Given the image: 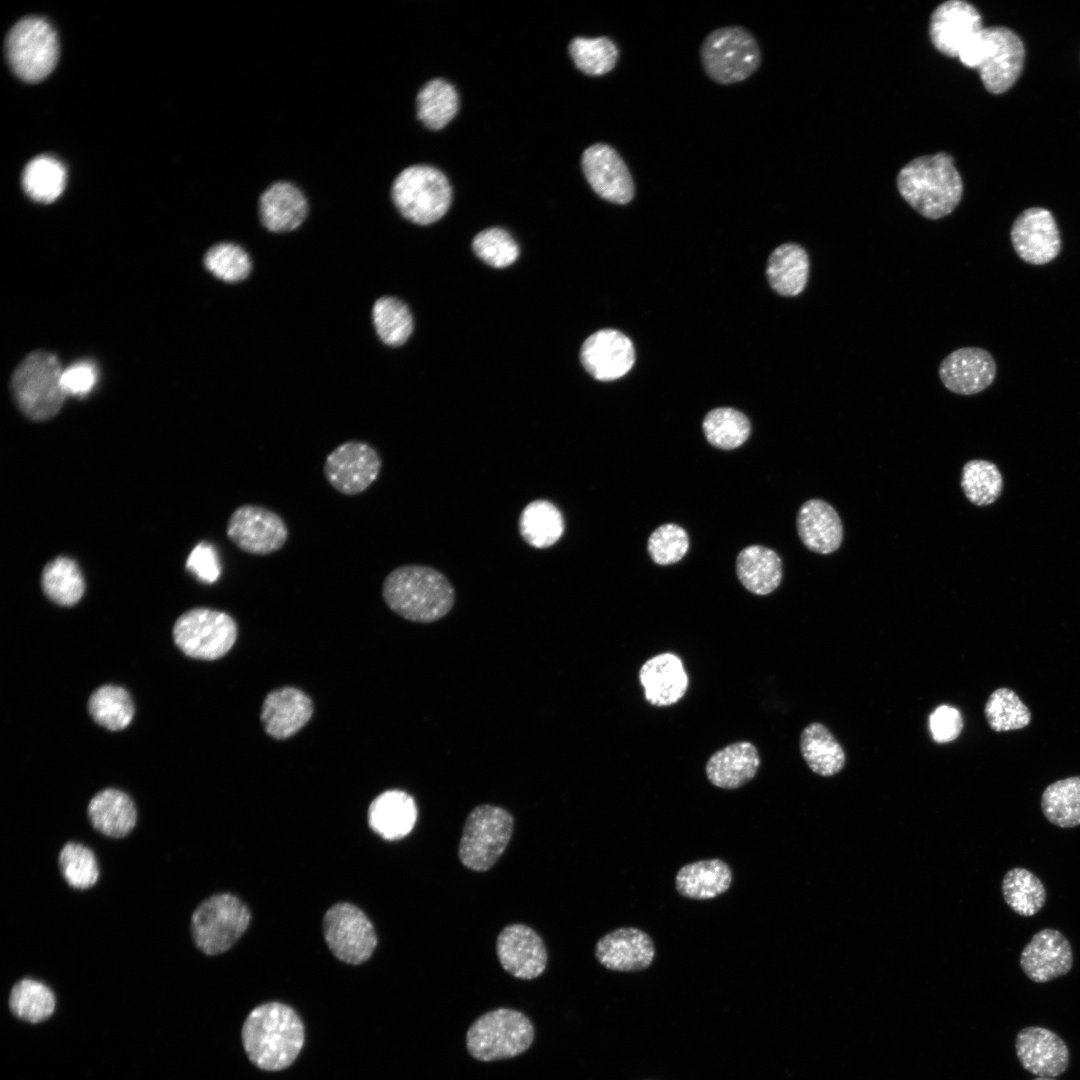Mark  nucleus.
Wrapping results in <instances>:
<instances>
[{
	"label": "nucleus",
	"instance_id": "1",
	"mask_svg": "<svg viewBox=\"0 0 1080 1080\" xmlns=\"http://www.w3.org/2000/svg\"><path fill=\"white\" fill-rule=\"evenodd\" d=\"M248 1058L257 1067L278 1071L290 1066L304 1043L300 1017L289 1006L269 1002L254 1008L242 1028Z\"/></svg>",
	"mask_w": 1080,
	"mask_h": 1080
},
{
	"label": "nucleus",
	"instance_id": "2",
	"mask_svg": "<svg viewBox=\"0 0 1080 1080\" xmlns=\"http://www.w3.org/2000/svg\"><path fill=\"white\" fill-rule=\"evenodd\" d=\"M382 596L394 613L417 623L442 619L455 603L454 588L444 574L420 564L393 569L383 581Z\"/></svg>",
	"mask_w": 1080,
	"mask_h": 1080
},
{
	"label": "nucleus",
	"instance_id": "3",
	"mask_svg": "<svg viewBox=\"0 0 1080 1080\" xmlns=\"http://www.w3.org/2000/svg\"><path fill=\"white\" fill-rule=\"evenodd\" d=\"M897 188L916 212L931 220L951 214L963 194L961 176L952 156L945 152L907 163L898 173Z\"/></svg>",
	"mask_w": 1080,
	"mask_h": 1080
},
{
	"label": "nucleus",
	"instance_id": "4",
	"mask_svg": "<svg viewBox=\"0 0 1080 1080\" xmlns=\"http://www.w3.org/2000/svg\"><path fill=\"white\" fill-rule=\"evenodd\" d=\"M1025 50L1009 28L993 26L982 31L961 51V63L977 69L989 92L1000 94L1013 86L1021 74Z\"/></svg>",
	"mask_w": 1080,
	"mask_h": 1080
},
{
	"label": "nucleus",
	"instance_id": "5",
	"mask_svg": "<svg viewBox=\"0 0 1080 1080\" xmlns=\"http://www.w3.org/2000/svg\"><path fill=\"white\" fill-rule=\"evenodd\" d=\"M390 199L404 219L418 225H429L447 212L452 189L439 169L414 163L402 169L394 178Z\"/></svg>",
	"mask_w": 1080,
	"mask_h": 1080
},
{
	"label": "nucleus",
	"instance_id": "6",
	"mask_svg": "<svg viewBox=\"0 0 1080 1080\" xmlns=\"http://www.w3.org/2000/svg\"><path fill=\"white\" fill-rule=\"evenodd\" d=\"M62 372L57 357L46 351L32 352L20 362L10 386L23 414L32 420L44 421L59 412L66 396Z\"/></svg>",
	"mask_w": 1080,
	"mask_h": 1080
},
{
	"label": "nucleus",
	"instance_id": "7",
	"mask_svg": "<svg viewBox=\"0 0 1080 1080\" xmlns=\"http://www.w3.org/2000/svg\"><path fill=\"white\" fill-rule=\"evenodd\" d=\"M706 75L714 82L729 85L749 78L761 64V50L755 37L738 25L711 31L700 47Z\"/></svg>",
	"mask_w": 1080,
	"mask_h": 1080
},
{
	"label": "nucleus",
	"instance_id": "8",
	"mask_svg": "<svg viewBox=\"0 0 1080 1080\" xmlns=\"http://www.w3.org/2000/svg\"><path fill=\"white\" fill-rule=\"evenodd\" d=\"M534 1039L529 1018L520 1011L498 1008L478 1017L466 1035L470 1055L483 1062L515 1057L525 1052Z\"/></svg>",
	"mask_w": 1080,
	"mask_h": 1080
},
{
	"label": "nucleus",
	"instance_id": "9",
	"mask_svg": "<svg viewBox=\"0 0 1080 1080\" xmlns=\"http://www.w3.org/2000/svg\"><path fill=\"white\" fill-rule=\"evenodd\" d=\"M513 828L514 818L506 809L490 804L473 808L458 846L462 865L476 872L491 869L506 850Z\"/></svg>",
	"mask_w": 1080,
	"mask_h": 1080
},
{
	"label": "nucleus",
	"instance_id": "10",
	"mask_svg": "<svg viewBox=\"0 0 1080 1080\" xmlns=\"http://www.w3.org/2000/svg\"><path fill=\"white\" fill-rule=\"evenodd\" d=\"M250 922L246 905L230 893L204 899L193 910L190 932L194 945L208 956L228 951L243 935Z\"/></svg>",
	"mask_w": 1080,
	"mask_h": 1080
},
{
	"label": "nucleus",
	"instance_id": "11",
	"mask_svg": "<svg viewBox=\"0 0 1080 1080\" xmlns=\"http://www.w3.org/2000/svg\"><path fill=\"white\" fill-rule=\"evenodd\" d=\"M5 50L14 73L27 82L47 77L59 55L55 30L39 17H27L17 22L8 33Z\"/></svg>",
	"mask_w": 1080,
	"mask_h": 1080
},
{
	"label": "nucleus",
	"instance_id": "12",
	"mask_svg": "<svg viewBox=\"0 0 1080 1080\" xmlns=\"http://www.w3.org/2000/svg\"><path fill=\"white\" fill-rule=\"evenodd\" d=\"M175 644L186 655L215 660L224 656L237 637L234 619L225 612L195 608L185 612L173 628Z\"/></svg>",
	"mask_w": 1080,
	"mask_h": 1080
},
{
	"label": "nucleus",
	"instance_id": "13",
	"mask_svg": "<svg viewBox=\"0 0 1080 1080\" xmlns=\"http://www.w3.org/2000/svg\"><path fill=\"white\" fill-rule=\"evenodd\" d=\"M323 933L332 953L349 964L368 960L377 944L370 920L349 903H338L328 909L323 919Z\"/></svg>",
	"mask_w": 1080,
	"mask_h": 1080
},
{
	"label": "nucleus",
	"instance_id": "14",
	"mask_svg": "<svg viewBox=\"0 0 1080 1080\" xmlns=\"http://www.w3.org/2000/svg\"><path fill=\"white\" fill-rule=\"evenodd\" d=\"M226 534L236 547L257 556L280 550L288 540L289 530L276 512L259 505L236 508L226 526Z\"/></svg>",
	"mask_w": 1080,
	"mask_h": 1080
},
{
	"label": "nucleus",
	"instance_id": "15",
	"mask_svg": "<svg viewBox=\"0 0 1080 1080\" xmlns=\"http://www.w3.org/2000/svg\"><path fill=\"white\" fill-rule=\"evenodd\" d=\"M381 468V457L373 446L363 441L349 440L327 455L323 473L336 491L354 496L367 490L377 480Z\"/></svg>",
	"mask_w": 1080,
	"mask_h": 1080
},
{
	"label": "nucleus",
	"instance_id": "16",
	"mask_svg": "<svg viewBox=\"0 0 1080 1080\" xmlns=\"http://www.w3.org/2000/svg\"><path fill=\"white\" fill-rule=\"evenodd\" d=\"M1010 238L1018 257L1032 265H1045L1060 253L1062 241L1052 213L1042 207L1022 211L1014 220Z\"/></svg>",
	"mask_w": 1080,
	"mask_h": 1080
},
{
	"label": "nucleus",
	"instance_id": "17",
	"mask_svg": "<svg viewBox=\"0 0 1080 1080\" xmlns=\"http://www.w3.org/2000/svg\"><path fill=\"white\" fill-rule=\"evenodd\" d=\"M581 165L593 191L606 201L624 205L635 195V184L629 168L610 145L596 143L586 148Z\"/></svg>",
	"mask_w": 1080,
	"mask_h": 1080
},
{
	"label": "nucleus",
	"instance_id": "18",
	"mask_svg": "<svg viewBox=\"0 0 1080 1080\" xmlns=\"http://www.w3.org/2000/svg\"><path fill=\"white\" fill-rule=\"evenodd\" d=\"M496 954L502 968L523 980L540 976L546 969L548 954L542 938L531 927L514 923L497 936Z\"/></svg>",
	"mask_w": 1080,
	"mask_h": 1080
},
{
	"label": "nucleus",
	"instance_id": "19",
	"mask_svg": "<svg viewBox=\"0 0 1080 1080\" xmlns=\"http://www.w3.org/2000/svg\"><path fill=\"white\" fill-rule=\"evenodd\" d=\"M310 201L301 187L288 180L271 183L260 194L257 215L268 232L280 234L301 228L310 215Z\"/></svg>",
	"mask_w": 1080,
	"mask_h": 1080
},
{
	"label": "nucleus",
	"instance_id": "20",
	"mask_svg": "<svg viewBox=\"0 0 1080 1080\" xmlns=\"http://www.w3.org/2000/svg\"><path fill=\"white\" fill-rule=\"evenodd\" d=\"M981 15L966 1L949 0L931 14L929 35L934 47L948 57H957L982 31Z\"/></svg>",
	"mask_w": 1080,
	"mask_h": 1080
},
{
	"label": "nucleus",
	"instance_id": "21",
	"mask_svg": "<svg viewBox=\"0 0 1080 1080\" xmlns=\"http://www.w3.org/2000/svg\"><path fill=\"white\" fill-rule=\"evenodd\" d=\"M580 359L586 371L599 381H613L626 375L634 365L632 341L615 329H602L583 343Z\"/></svg>",
	"mask_w": 1080,
	"mask_h": 1080
},
{
	"label": "nucleus",
	"instance_id": "22",
	"mask_svg": "<svg viewBox=\"0 0 1080 1080\" xmlns=\"http://www.w3.org/2000/svg\"><path fill=\"white\" fill-rule=\"evenodd\" d=\"M993 356L980 347H962L950 352L940 363L939 378L946 389L959 395H973L995 380Z\"/></svg>",
	"mask_w": 1080,
	"mask_h": 1080
},
{
	"label": "nucleus",
	"instance_id": "23",
	"mask_svg": "<svg viewBox=\"0 0 1080 1080\" xmlns=\"http://www.w3.org/2000/svg\"><path fill=\"white\" fill-rule=\"evenodd\" d=\"M1073 966L1069 940L1058 930L1035 933L1020 955V967L1033 982L1046 983L1066 975Z\"/></svg>",
	"mask_w": 1080,
	"mask_h": 1080
},
{
	"label": "nucleus",
	"instance_id": "24",
	"mask_svg": "<svg viewBox=\"0 0 1080 1080\" xmlns=\"http://www.w3.org/2000/svg\"><path fill=\"white\" fill-rule=\"evenodd\" d=\"M595 958L605 968L636 972L648 968L655 957L652 938L636 927H621L601 937L594 950Z\"/></svg>",
	"mask_w": 1080,
	"mask_h": 1080
},
{
	"label": "nucleus",
	"instance_id": "25",
	"mask_svg": "<svg viewBox=\"0 0 1080 1080\" xmlns=\"http://www.w3.org/2000/svg\"><path fill=\"white\" fill-rule=\"evenodd\" d=\"M1022 1067L1038 1077L1053 1078L1066 1071L1069 1050L1055 1032L1038 1026L1021 1029L1015 1041Z\"/></svg>",
	"mask_w": 1080,
	"mask_h": 1080
},
{
	"label": "nucleus",
	"instance_id": "26",
	"mask_svg": "<svg viewBox=\"0 0 1080 1080\" xmlns=\"http://www.w3.org/2000/svg\"><path fill=\"white\" fill-rule=\"evenodd\" d=\"M646 701L657 707L677 703L685 695L689 678L679 656L671 652L646 660L639 670Z\"/></svg>",
	"mask_w": 1080,
	"mask_h": 1080
},
{
	"label": "nucleus",
	"instance_id": "27",
	"mask_svg": "<svg viewBox=\"0 0 1080 1080\" xmlns=\"http://www.w3.org/2000/svg\"><path fill=\"white\" fill-rule=\"evenodd\" d=\"M312 713V701L305 693L297 688L284 687L266 696L261 721L267 734L276 739H286L304 727Z\"/></svg>",
	"mask_w": 1080,
	"mask_h": 1080
},
{
	"label": "nucleus",
	"instance_id": "28",
	"mask_svg": "<svg viewBox=\"0 0 1080 1080\" xmlns=\"http://www.w3.org/2000/svg\"><path fill=\"white\" fill-rule=\"evenodd\" d=\"M87 817L96 832L114 840L128 837L135 830L138 821L137 808L132 798L115 788L103 789L90 799Z\"/></svg>",
	"mask_w": 1080,
	"mask_h": 1080
},
{
	"label": "nucleus",
	"instance_id": "29",
	"mask_svg": "<svg viewBox=\"0 0 1080 1080\" xmlns=\"http://www.w3.org/2000/svg\"><path fill=\"white\" fill-rule=\"evenodd\" d=\"M797 531L802 543L811 551L829 554L843 540V526L837 511L826 501L810 499L797 514Z\"/></svg>",
	"mask_w": 1080,
	"mask_h": 1080
},
{
	"label": "nucleus",
	"instance_id": "30",
	"mask_svg": "<svg viewBox=\"0 0 1080 1080\" xmlns=\"http://www.w3.org/2000/svg\"><path fill=\"white\" fill-rule=\"evenodd\" d=\"M759 766L760 756L755 745L739 741L712 754L706 763L705 773L712 785L732 790L751 781Z\"/></svg>",
	"mask_w": 1080,
	"mask_h": 1080
},
{
	"label": "nucleus",
	"instance_id": "31",
	"mask_svg": "<svg viewBox=\"0 0 1080 1080\" xmlns=\"http://www.w3.org/2000/svg\"><path fill=\"white\" fill-rule=\"evenodd\" d=\"M416 820V803L411 795L401 790L385 791L369 806V825L386 840H398L407 836Z\"/></svg>",
	"mask_w": 1080,
	"mask_h": 1080
},
{
	"label": "nucleus",
	"instance_id": "32",
	"mask_svg": "<svg viewBox=\"0 0 1080 1080\" xmlns=\"http://www.w3.org/2000/svg\"><path fill=\"white\" fill-rule=\"evenodd\" d=\"M810 259L800 244L787 242L776 247L767 262L766 275L772 289L779 295L794 297L808 284Z\"/></svg>",
	"mask_w": 1080,
	"mask_h": 1080
},
{
	"label": "nucleus",
	"instance_id": "33",
	"mask_svg": "<svg viewBox=\"0 0 1080 1080\" xmlns=\"http://www.w3.org/2000/svg\"><path fill=\"white\" fill-rule=\"evenodd\" d=\"M731 882L732 870L725 861L719 858L685 864L675 877L678 893L683 897L696 900L711 899L725 893Z\"/></svg>",
	"mask_w": 1080,
	"mask_h": 1080
},
{
	"label": "nucleus",
	"instance_id": "34",
	"mask_svg": "<svg viewBox=\"0 0 1080 1080\" xmlns=\"http://www.w3.org/2000/svg\"><path fill=\"white\" fill-rule=\"evenodd\" d=\"M736 574L741 584L756 595L773 592L782 580L779 555L764 546L751 545L738 554Z\"/></svg>",
	"mask_w": 1080,
	"mask_h": 1080
},
{
	"label": "nucleus",
	"instance_id": "35",
	"mask_svg": "<svg viewBox=\"0 0 1080 1080\" xmlns=\"http://www.w3.org/2000/svg\"><path fill=\"white\" fill-rule=\"evenodd\" d=\"M799 746L805 763L818 775L833 776L845 765L842 746L822 723L807 725L800 734Z\"/></svg>",
	"mask_w": 1080,
	"mask_h": 1080
},
{
	"label": "nucleus",
	"instance_id": "36",
	"mask_svg": "<svg viewBox=\"0 0 1080 1080\" xmlns=\"http://www.w3.org/2000/svg\"><path fill=\"white\" fill-rule=\"evenodd\" d=\"M415 116L426 128L439 130L457 113L459 98L455 87L447 80L433 78L416 92Z\"/></svg>",
	"mask_w": 1080,
	"mask_h": 1080
},
{
	"label": "nucleus",
	"instance_id": "37",
	"mask_svg": "<svg viewBox=\"0 0 1080 1080\" xmlns=\"http://www.w3.org/2000/svg\"><path fill=\"white\" fill-rule=\"evenodd\" d=\"M519 531L529 545L539 549L550 547L563 534V516L551 502L534 500L521 512Z\"/></svg>",
	"mask_w": 1080,
	"mask_h": 1080
},
{
	"label": "nucleus",
	"instance_id": "38",
	"mask_svg": "<svg viewBox=\"0 0 1080 1080\" xmlns=\"http://www.w3.org/2000/svg\"><path fill=\"white\" fill-rule=\"evenodd\" d=\"M1045 818L1060 828L1080 825V776H1072L1048 785L1041 796Z\"/></svg>",
	"mask_w": 1080,
	"mask_h": 1080
},
{
	"label": "nucleus",
	"instance_id": "39",
	"mask_svg": "<svg viewBox=\"0 0 1080 1080\" xmlns=\"http://www.w3.org/2000/svg\"><path fill=\"white\" fill-rule=\"evenodd\" d=\"M1002 894L1006 904L1024 917L1037 914L1047 898L1042 881L1031 871L1020 867L1012 868L1005 874Z\"/></svg>",
	"mask_w": 1080,
	"mask_h": 1080
},
{
	"label": "nucleus",
	"instance_id": "40",
	"mask_svg": "<svg viewBox=\"0 0 1080 1080\" xmlns=\"http://www.w3.org/2000/svg\"><path fill=\"white\" fill-rule=\"evenodd\" d=\"M59 873L69 888L78 891L96 886L100 867L94 851L77 841H67L57 855Z\"/></svg>",
	"mask_w": 1080,
	"mask_h": 1080
},
{
	"label": "nucleus",
	"instance_id": "41",
	"mask_svg": "<svg viewBox=\"0 0 1080 1080\" xmlns=\"http://www.w3.org/2000/svg\"><path fill=\"white\" fill-rule=\"evenodd\" d=\"M66 170L57 159L42 155L32 159L25 167L22 184L25 192L35 201L50 203L63 192Z\"/></svg>",
	"mask_w": 1080,
	"mask_h": 1080
},
{
	"label": "nucleus",
	"instance_id": "42",
	"mask_svg": "<svg viewBox=\"0 0 1080 1080\" xmlns=\"http://www.w3.org/2000/svg\"><path fill=\"white\" fill-rule=\"evenodd\" d=\"M42 588L53 602L72 606L81 599L85 584L77 564L72 559L61 556L44 567Z\"/></svg>",
	"mask_w": 1080,
	"mask_h": 1080
},
{
	"label": "nucleus",
	"instance_id": "43",
	"mask_svg": "<svg viewBox=\"0 0 1080 1080\" xmlns=\"http://www.w3.org/2000/svg\"><path fill=\"white\" fill-rule=\"evenodd\" d=\"M56 999L53 991L43 982L23 978L16 982L9 995V1007L18 1018L41 1022L52 1015Z\"/></svg>",
	"mask_w": 1080,
	"mask_h": 1080
},
{
	"label": "nucleus",
	"instance_id": "44",
	"mask_svg": "<svg viewBox=\"0 0 1080 1080\" xmlns=\"http://www.w3.org/2000/svg\"><path fill=\"white\" fill-rule=\"evenodd\" d=\"M88 709L95 722L112 731L127 727L134 715L129 693L114 685L98 688L90 696Z\"/></svg>",
	"mask_w": 1080,
	"mask_h": 1080
},
{
	"label": "nucleus",
	"instance_id": "45",
	"mask_svg": "<svg viewBox=\"0 0 1080 1080\" xmlns=\"http://www.w3.org/2000/svg\"><path fill=\"white\" fill-rule=\"evenodd\" d=\"M707 441L714 447L731 450L741 446L749 437L751 425L740 411L720 407L709 411L703 420Z\"/></svg>",
	"mask_w": 1080,
	"mask_h": 1080
},
{
	"label": "nucleus",
	"instance_id": "46",
	"mask_svg": "<svg viewBox=\"0 0 1080 1080\" xmlns=\"http://www.w3.org/2000/svg\"><path fill=\"white\" fill-rule=\"evenodd\" d=\"M372 321L379 338L389 346L404 344L413 331L408 307L394 297H382L374 303Z\"/></svg>",
	"mask_w": 1080,
	"mask_h": 1080
},
{
	"label": "nucleus",
	"instance_id": "47",
	"mask_svg": "<svg viewBox=\"0 0 1080 1080\" xmlns=\"http://www.w3.org/2000/svg\"><path fill=\"white\" fill-rule=\"evenodd\" d=\"M569 53L576 67L590 76L610 72L618 61L619 50L608 37H575L569 44Z\"/></svg>",
	"mask_w": 1080,
	"mask_h": 1080
},
{
	"label": "nucleus",
	"instance_id": "48",
	"mask_svg": "<svg viewBox=\"0 0 1080 1080\" xmlns=\"http://www.w3.org/2000/svg\"><path fill=\"white\" fill-rule=\"evenodd\" d=\"M984 714L995 732L1019 730L1030 724L1031 712L1015 691L1007 687L994 690L988 697Z\"/></svg>",
	"mask_w": 1080,
	"mask_h": 1080
},
{
	"label": "nucleus",
	"instance_id": "49",
	"mask_svg": "<svg viewBox=\"0 0 1080 1080\" xmlns=\"http://www.w3.org/2000/svg\"><path fill=\"white\" fill-rule=\"evenodd\" d=\"M1002 486V475L994 463L975 459L963 466L961 487L971 503L977 506L992 504L1000 496Z\"/></svg>",
	"mask_w": 1080,
	"mask_h": 1080
},
{
	"label": "nucleus",
	"instance_id": "50",
	"mask_svg": "<svg viewBox=\"0 0 1080 1080\" xmlns=\"http://www.w3.org/2000/svg\"><path fill=\"white\" fill-rule=\"evenodd\" d=\"M204 264L214 276L226 282L241 281L251 271V260L246 251L230 242L212 246L205 254Z\"/></svg>",
	"mask_w": 1080,
	"mask_h": 1080
},
{
	"label": "nucleus",
	"instance_id": "51",
	"mask_svg": "<svg viewBox=\"0 0 1080 1080\" xmlns=\"http://www.w3.org/2000/svg\"><path fill=\"white\" fill-rule=\"evenodd\" d=\"M472 248L482 261L495 268L513 264L519 255V248L513 237L498 227L479 232L473 239Z\"/></svg>",
	"mask_w": 1080,
	"mask_h": 1080
},
{
	"label": "nucleus",
	"instance_id": "52",
	"mask_svg": "<svg viewBox=\"0 0 1080 1080\" xmlns=\"http://www.w3.org/2000/svg\"><path fill=\"white\" fill-rule=\"evenodd\" d=\"M648 552L658 565H670L680 561L687 553L689 539L686 531L673 523L656 528L648 539Z\"/></svg>",
	"mask_w": 1080,
	"mask_h": 1080
},
{
	"label": "nucleus",
	"instance_id": "53",
	"mask_svg": "<svg viewBox=\"0 0 1080 1080\" xmlns=\"http://www.w3.org/2000/svg\"><path fill=\"white\" fill-rule=\"evenodd\" d=\"M186 568L203 583L216 582L221 574V565L214 546L207 542L197 544L187 558Z\"/></svg>",
	"mask_w": 1080,
	"mask_h": 1080
},
{
	"label": "nucleus",
	"instance_id": "54",
	"mask_svg": "<svg viewBox=\"0 0 1080 1080\" xmlns=\"http://www.w3.org/2000/svg\"><path fill=\"white\" fill-rule=\"evenodd\" d=\"M97 369L88 360L75 362L63 369L61 382L66 395H87L97 382Z\"/></svg>",
	"mask_w": 1080,
	"mask_h": 1080
},
{
	"label": "nucleus",
	"instance_id": "55",
	"mask_svg": "<svg viewBox=\"0 0 1080 1080\" xmlns=\"http://www.w3.org/2000/svg\"><path fill=\"white\" fill-rule=\"evenodd\" d=\"M929 728L936 742H951L962 732V715L955 707L940 705L929 716Z\"/></svg>",
	"mask_w": 1080,
	"mask_h": 1080
},
{
	"label": "nucleus",
	"instance_id": "56",
	"mask_svg": "<svg viewBox=\"0 0 1080 1080\" xmlns=\"http://www.w3.org/2000/svg\"><path fill=\"white\" fill-rule=\"evenodd\" d=\"M1034 1080H1055V1079L1049 1078V1077H1038V1078H1036Z\"/></svg>",
	"mask_w": 1080,
	"mask_h": 1080
}]
</instances>
